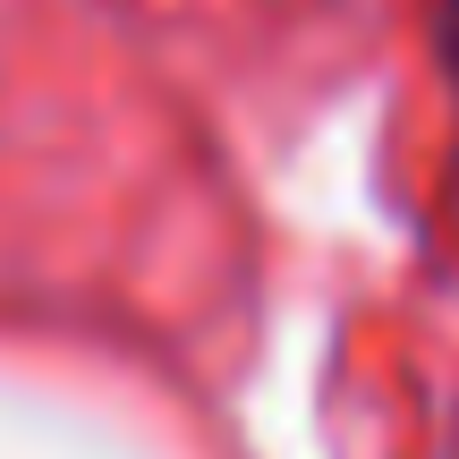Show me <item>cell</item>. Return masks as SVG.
<instances>
[{
	"label": "cell",
	"mask_w": 459,
	"mask_h": 459,
	"mask_svg": "<svg viewBox=\"0 0 459 459\" xmlns=\"http://www.w3.org/2000/svg\"><path fill=\"white\" fill-rule=\"evenodd\" d=\"M426 34H434V60L459 77V0H434V9H426Z\"/></svg>",
	"instance_id": "6da1fadb"
}]
</instances>
